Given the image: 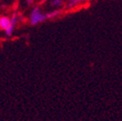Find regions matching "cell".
I'll return each mask as SVG.
<instances>
[{
	"mask_svg": "<svg viewBox=\"0 0 122 121\" xmlns=\"http://www.w3.org/2000/svg\"><path fill=\"white\" fill-rule=\"evenodd\" d=\"M15 29H16V26L13 25V24H10V25H9V27H8L7 29H5V30H4L5 35H6L7 37L12 36V35H13V33H14V31H15Z\"/></svg>",
	"mask_w": 122,
	"mask_h": 121,
	"instance_id": "obj_6",
	"label": "cell"
},
{
	"mask_svg": "<svg viewBox=\"0 0 122 121\" xmlns=\"http://www.w3.org/2000/svg\"><path fill=\"white\" fill-rule=\"evenodd\" d=\"M33 2H34V0H26V3H27L28 5H31Z\"/></svg>",
	"mask_w": 122,
	"mask_h": 121,
	"instance_id": "obj_7",
	"label": "cell"
},
{
	"mask_svg": "<svg viewBox=\"0 0 122 121\" xmlns=\"http://www.w3.org/2000/svg\"><path fill=\"white\" fill-rule=\"evenodd\" d=\"M63 5H64V0H51V6L55 9H59Z\"/></svg>",
	"mask_w": 122,
	"mask_h": 121,
	"instance_id": "obj_5",
	"label": "cell"
},
{
	"mask_svg": "<svg viewBox=\"0 0 122 121\" xmlns=\"http://www.w3.org/2000/svg\"><path fill=\"white\" fill-rule=\"evenodd\" d=\"M11 24V18L8 16H1L0 17V29L4 30L7 29L9 27V25Z\"/></svg>",
	"mask_w": 122,
	"mask_h": 121,
	"instance_id": "obj_3",
	"label": "cell"
},
{
	"mask_svg": "<svg viewBox=\"0 0 122 121\" xmlns=\"http://www.w3.org/2000/svg\"><path fill=\"white\" fill-rule=\"evenodd\" d=\"M46 15H47V20H54L56 18H59L61 15H62V10H60V9H54L52 11L48 12Z\"/></svg>",
	"mask_w": 122,
	"mask_h": 121,
	"instance_id": "obj_4",
	"label": "cell"
},
{
	"mask_svg": "<svg viewBox=\"0 0 122 121\" xmlns=\"http://www.w3.org/2000/svg\"><path fill=\"white\" fill-rule=\"evenodd\" d=\"M84 2H85V0H67L66 5H65V9L66 10L75 9L76 7H78L79 5H81Z\"/></svg>",
	"mask_w": 122,
	"mask_h": 121,
	"instance_id": "obj_2",
	"label": "cell"
},
{
	"mask_svg": "<svg viewBox=\"0 0 122 121\" xmlns=\"http://www.w3.org/2000/svg\"><path fill=\"white\" fill-rule=\"evenodd\" d=\"M47 20V15L42 13L40 7L36 6L32 9L31 13L29 15V22L31 25H37L44 22Z\"/></svg>",
	"mask_w": 122,
	"mask_h": 121,
	"instance_id": "obj_1",
	"label": "cell"
}]
</instances>
